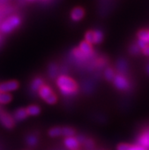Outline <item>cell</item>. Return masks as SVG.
Instances as JSON below:
<instances>
[{"label": "cell", "mask_w": 149, "mask_h": 150, "mask_svg": "<svg viewBox=\"0 0 149 150\" xmlns=\"http://www.w3.org/2000/svg\"><path fill=\"white\" fill-rule=\"evenodd\" d=\"M57 86L59 87L63 95H70L77 92L78 86L76 82L67 76H59L57 79Z\"/></svg>", "instance_id": "cell-1"}, {"label": "cell", "mask_w": 149, "mask_h": 150, "mask_svg": "<svg viewBox=\"0 0 149 150\" xmlns=\"http://www.w3.org/2000/svg\"><path fill=\"white\" fill-rule=\"evenodd\" d=\"M21 24V18L18 16L13 15L11 17L8 18L4 21L1 25V30L2 33L8 34L11 31H13L17 27Z\"/></svg>", "instance_id": "cell-2"}, {"label": "cell", "mask_w": 149, "mask_h": 150, "mask_svg": "<svg viewBox=\"0 0 149 150\" xmlns=\"http://www.w3.org/2000/svg\"><path fill=\"white\" fill-rule=\"evenodd\" d=\"M38 91L40 93V97L44 99L46 102L49 104V105H53V104L56 102V96L54 92L51 90V88L48 86L44 85Z\"/></svg>", "instance_id": "cell-3"}, {"label": "cell", "mask_w": 149, "mask_h": 150, "mask_svg": "<svg viewBox=\"0 0 149 150\" xmlns=\"http://www.w3.org/2000/svg\"><path fill=\"white\" fill-rule=\"evenodd\" d=\"M113 82H114V85H115L116 87L119 90L126 91V90L129 89L131 87L130 82L123 74L117 75L114 79H113Z\"/></svg>", "instance_id": "cell-4"}, {"label": "cell", "mask_w": 149, "mask_h": 150, "mask_svg": "<svg viewBox=\"0 0 149 150\" xmlns=\"http://www.w3.org/2000/svg\"><path fill=\"white\" fill-rule=\"evenodd\" d=\"M138 146L144 147L147 150L149 149V126L143 129L137 138Z\"/></svg>", "instance_id": "cell-5"}, {"label": "cell", "mask_w": 149, "mask_h": 150, "mask_svg": "<svg viewBox=\"0 0 149 150\" xmlns=\"http://www.w3.org/2000/svg\"><path fill=\"white\" fill-rule=\"evenodd\" d=\"M0 122L8 129H11L15 126V120L8 113L0 110Z\"/></svg>", "instance_id": "cell-6"}, {"label": "cell", "mask_w": 149, "mask_h": 150, "mask_svg": "<svg viewBox=\"0 0 149 150\" xmlns=\"http://www.w3.org/2000/svg\"><path fill=\"white\" fill-rule=\"evenodd\" d=\"M19 87V83L17 81H9V82H3L0 84V92L3 93H7L8 91H14V90L18 89Z\"/></svg>", "instance_id": "cell-7"}, {"label": "cell", "mask_w": 149, "mask_h": 150, "mask_svg": "<svg viewBox=\"0 0 149 150\" xmlns=\"http://www.w3.org/2000/svg\"><path fill=\"white\" fill-rule=\"evenodd\" d=\"M85 15V10L81 7L75 8L71 12V18L73 21H80Z\"/></svg>", "instance_id": "cell-8"}, {"label": "cell", "mask_w": 149, "mask_h": 150, "mask_svg": "<svg viewBox=\"0 0 149 150\" xmlns=\"http://www.w3.org/2000/svg\"><path fill=\"white\" fill-rule=\"evenodd\" d=\"M65 145L68 149L71 150H75L78 149L79 143L77 139H76L75 137H67L65 139Z\"/></svg>", "instance_id": "cell-9"}, {"label": "cell", "mask_w": 149, "mask_h": 150, "mask_svg": "<svg viewBox=\"0 0 149 150\" xmlns=\"http://www.w3.org/2000/svg\"><path fill=\"white\" fill-rule=\"evenodd\" d=\"M138 40L143 42L147 45L149 44V29H142L137 34Z\"/></svg>", "instance_id": "cell-10"}, {"label": "cell", "mask_w": 149, "mask_h": 150, "mask_svg": "<svg viewBox=\"0 0 149 150\" xmlns=\"http://www.w3.org/2000/svg\"><path fill=\"white\" fill-rule=\"evenodd\" d=\"M117 150H147L144 147L140 146L138 145H129L122 143L117 146Z\"/></svg>", "instance_id": "cell-11"}, {"label": "cell", "mask_w": 149, "mask_h": 150, "mask_svg": "<svg viewBox=\"0 0 149 150\" xmlns=\"http://www.w3.org/2000/svg\"><path fill=\"white\" fill-rule=\"evenodd\" d=\"M79 50L84 53V54H85V55L87 56H88L89 54H91L93 52V47L92 46H91V44L88 43V42L85 41V40L82 41L81 44H80Z\"/></svg>", "instance_id": "cell-12"}, {"label": "cell", "mask_w": 149, "mask_h": 150, "mask_svg": "<svg viewBox=\"0 0 149 150\" xmlns=\"http://www.w3.org/2000/svg\"><path fill=\"white\" fill-rule=\"evenodd\" d=\"M28 117V114L27 113V110L25 108H20L15 111L14 114V119L17 121H21L22 120H25V118Z\"/></svg>", "instance_id": "cell-13"}, {"label": "cell", "mask_w": 149, "mask_h": 150, "mask_svg": "<svg viewBox=\"0 0 149 150\" xmlns=\"http://www.w3.org/2000/svg\"><path fill=\"white\" fill-rule=\"evenodd\" d=\"M27 113L28 114L30 115V116H35L37 114H40V108L37 105H30V106L26 108Z\"/></svg>", "instance_id": "cell-14"}, {"label": "cell", "mask_w": 149, "mask_h": 150, "mask_svg": "<svg viewBox=\"0 0 149 150\" xmlns=\"http://www.w3.org/2000/svg\"><path fill=\"white\" fill-rule=\"evenodd\" d=\"M85 41L89 44H95L96 43V35L95 30H89L85 34Z\"/></svg>", "instance_id": "cell-15"}, {"label": "cell", "mask_w": 149, "mask_h": 150, "mask_svg": "<svg viewBox=\"0 0 149 150\" xmlns=\"http://www.w3.org/2000/svg\"><path fill=\"white\" fill-rule=\"evenodd\" d=\"M44 81L40 78H36L33 81L32 84H31V88L34 90V91H39L40 88L44 86Z\"/></svg>", "instance_id": "cell-16"}, {"label": "cell", "mask_w": 149, "mask_h": 150, "mask_svg": "<svg viewBox=\"0 0 149 150\" xmlns=\"http://www.w3.org/2000/svg\"><path fill=\"white\" fill-rule=\"evenodd\" d=\"M76 135V130L71 127L62 128V136L67 137H72Z\"/></svg>", "instance_id": "cell-17"}, {"label": "cell", "mask_w": 149, "mask_h": 150, "mask_svg": "<svg viewBox=\"0 0 149 150\" xmlns=\"http://www.w3.org/2000/svg\"><path fill=\"white\" fill-rule=\"evenodd\" d=\"M11 99L12 97L8 93L0 92V104H7L11 101Z\"/></svg>", "instance_id": "cell-18"}, {"label": "cell", "mask_w": 149, "mask_h": 150, "mask_svg": "<svg viewBox=\"0 0 149 150\" xmlns=\"http://www.w3.org/2000/svg\"><path fill=\"white\" fill-rule=\"evenodd\" d=\"M116 74L115 71L113 70L112 68H107L105 71V78L108 80V81H113L114 78H115Z\"/></svg>", "instance_id": "cell-19"}, {"label": "cell", "mask_w": 149, "mask_h": 150, "mask_svg": "<svg viewBox=\"0 0 149 150\" xmlns=\"http://www.w3.org/2000/svg\"><path fill=\"white\" fill-rule=\"evenodd\" d=\"M49 135L51 137H56L62 136V128L60 127H53L49 129Z\"/></svg>", "instance_id": "cell-20"}, {"label": "cell", "mask_w": 149, "mask_h": 150, "mask_svg": "<svg viewBox=\"0 0 149 150\" xmlns=\"http://www.w3.org/2000/svg\"><path fill=\"white\" fill-rule=\"evenodd\" d=\"M140 51V48L138 47V46L137 45V44H133L129 48V53L132 54V55H137L138 54Z\"/></svg>", "instance_id": "cell-21"}, {"label": "cell", "mask_w": 149, "mask_h": 150, "mask_svg": "<svg viewBox=\"0 0 149 150\" xmlns=\"http://www.w3.org/2000/svg\"><path fill=\"white\" fill-rule=\"evenodd\" d=\"M95 31V35H96V43L95 44H100L101 43L103 39H104V34L99 30H96Z\"/></svg>", "instance_id": "cell-22"}, {"label": "cell", "mask_w": 149, "mask_h": 150, "mask_svg": "<svg viewBox=\"0 0 149 150\" xmlns=\"http://www.w3.org/2000/svg\"><path fill=\"white\" fill-rule=\"evenodd\" d=\"M37 143V139L35 137H30L28 138V144L30 146H34Z\"/></svg>", "instance_id": "cell-23"}, {"label": "cell", "mask_w": 149, "mask_h": 150, "mask_svg": "<svg viewBox=\"0 0 149 150\" xmlns=\"http://www.w3.org/2000/svg\"><path fill=\"white\" fill-rule=\"evenodd\" d=\"M142 51L144 55L148 56L149 57V44L146 46V47H145L142 50Z\"/></svg>", "instance_id": "cell-24"}, {"label": "cell", "mask_w": 149, "mask_h": 150, "mask_svg": "<svg viewBox=\"0 0 149 150\" xmlns=\"http://www.w3.org/2000/svg\"><path fill=\"white\" fill-rule=\"evenodd\" d=\"M147 72L148 73V75H149V64L148 65V67H147Z\"/></svg>", "instance_id": "cell-25"}, {"label": "cell", "mask_w": 149, "mask_h": 150, "mask_svg": "<svg viewBox=\"0 0 149 150\" xmlns=\"http://www.w3.org/2000/svg\"><path fill=\"white\" fill-rule=\"evenodd\" d=\"M29 1H34V0H29Z\"/></svg>", "instance_id": "cell-26"}]
</instances>
